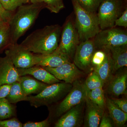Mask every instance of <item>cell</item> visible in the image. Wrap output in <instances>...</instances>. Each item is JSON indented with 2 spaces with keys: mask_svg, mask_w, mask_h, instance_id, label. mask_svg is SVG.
Listing matches in <instances>:
<instances>
[{
  "mask_svg": "<svg viewBox=\"0 0 127 127\" xmlns=\"http://www.w3.org/2000/svg\"><path fill=\"white\" fill-rule=\"evenodd\" d=\"M62 30L57 24L46 26L32 32L20 44L32 53L50 54L58 47Z\"/></svg>",
  "mask_w": 127,
  "mask_h": 127,
  "instance_id": "1",
  "label": "cell"
},
{
  "mask_svg": "<svg viewBox=\"0 0 127 127\" xmlns=\"http://www.w3.org/2000/svg\"><path fill=\"white\" fill-rule=\"evenodd\" d=\"M45 7L41 2L22 5L10 19L8 26L10 43H17L34 24L41 10Z\"/></svg>",
  "mask_w": 127,
  "mask_h": 127,
  "instance_id": "2",
  "label": "cell"
},
{
  "mask_svg": "<svg viewBox=\"0 0 127 127\" xmlns=\"http://www.w3.org/2000/svg\"><path fill=\"white\" fill-rule=\"evenodd\" d=\"M75 18V26L80 42L93 39L100 31L97 14L83 9L77 0H71Z\"/></svg>",
  "mask_w": 127,
  "mask_h": 127,
  "instance_id": "3",
  "label": "cell"
},
{
  "mask_svg": "<svg viewBox=\"0 0 127 127\" xmlns=\"http://www.w3.org/2000/svg\"><path fill=\"white\" fill-rule=\"evenodd\" d=\"M79 43V36L75 26L73 16L70 15L67 18L62 27L59 45L55 51L71 61Z\"/></svg>",
  "mask_w": 127,
  "mask_h": 127,
  "instance_id": "4",
  "label": "cell"
},
{
  "mask_svg": "<svg viewBox=\"0 0 127 127\" xmlns=\"http://www.w3.org/2000/svg\"><path fill=\"white\" fill-rule=\"evenodd\" d=\"M72 87L71 84L64 82L49 84L36 95L28 96L27 101L36 108L48 106L62 99L68 93Z\"/></svg>",
  "mask_w": 127,
  "mask_h": 127,
  "instance_id": "5",
  "label": "cell"
},
{
  "mask_svg": "<svg viewBox=\"0 0 127 127\" xmlns=\"http://www.w3.org/2000/svg\"><path fill=\"white\" fill-rule=\"evenodd\" d=\"M127 1L103 0L101 2L97 12L100 30L114 27L115 21L124 10Z\"/></svg>",
  "mask_w": 127,
  "mask_h": 127,
  "instance_id": "6",
  "label": "cell"
},
{
  "mask_svg": "<svg viewBox=\"0 0 127 127\" xmlns=\"http://www.w3.org/2000/svg\"><path fill=\"white\" fill-rule=\"evenodd\" d=\"M94 41L96 50L109 51L113 47L127 45V31L116 27L100 30Z\"/></svg>",
  "mask_w": 127,
  "mask_h": 127,
  "instance_id": "7",
  "label": "cell"
},
{
  "mask_svg": "<svg viewBox=\"0 0 127 127\" xmlns=\"http://www.w3.org/2000/svg\"><path fill=\"white\" fill-rule=\"evenodd\" d=\"M65 98L57 107L55 115L60 117L71 108L84 102L87 96L86 89L84 83L76 81Z\"/></svg>",
  "mask_w": 127,
  "mask_h": 127,
  "instance_id": "8",
  "label": "cell"
},
{
  "mask_svg": "<svg viewBox=\"0 0 127 127\" xmlns=\"http://www.w3.org/2000/svg\"><path fill=\"white\" fill-rule=\"evenodd\" d=\"M5 53L16 68H28L35 65V54L17 42L9 44Z\"/></svg>",
  "mask_w": 127,
  "mask_h": 127,
  "instance_id": "9",
  "label": "cell"
},
{
  "mask_svg": "<svg viewBox=\"0 0 127 127\" xmlns=\"http://www.w3.org/2000/svg\"><path fill=\"white\" fill-rule=\"evenodd\" d=\"M96 50L94 38L80 42L73 56V63L82 70H89L92 66L91 60Z\"/></svg>",
  "mask_w": 127,
  "mask_h": 127,
  "instance_id": "10",
  "label": "cell"
},
{
  "mask_svg": "<svg viewBox=\"0 0 127 127\" xmlns=\"http://www.w3.org/2000/svg\"><path fill=\"white\" fill-rule=\"evenodd\" d=\"M42 67L59 81H63L69 84H72L77 81L82 73L76 66L71 62L66 63L57 67Z\"/></svg>",
  "mask_w": 127,
  "mask_h": 127,
  "instance_id": "11",
  "label": "cell"
},
{
  "mask_svg": "<svg viewBox=\"0 0 127 127\" xmlns=\"http://www.w3.org/2000/svg\"><path fill=\"white\" fill-rule=\"evenodd\" d=\"M20 77L10 58L6 56L0 58V86L19 81Z\"/></svg>",
  "mask_w": 127,
  "mask_h": 127,
  "instance_id": "12",
  "label": "cell"
},
{
  "mask_svg": "<svg viewBox=\"0 0 127 127\" xmlns=\"http://www.w3.org/2000/svg\"><path fill=\"white\" fill-rule=\"evenodd\" d=\"M83 103L75 106L63 114L55 123V127H76L80 126Z\"/></svg>",
  "mask_w": 127,
  "mask_h": 127,
  "instance_id": "13",
  "label": "cell"
},
{
  "mask_svg": "<svg viewBox=\"0 0 127 127\" xmlns=\"http://www.w3.org/2000/svg\"><path fill=\"white\" fill-rule=\"evenodd\" d=\"M86 111L84 118V127H99L100 121L104 113V109L90 100L87 96Z\"/></svg>",
  "mask_w": 127,
  "mask_h": 127,
  "instance_id": "14",
  "label": "cell"
},
{
  "mask_svg": "<svg viewBox=\"0 0 127 127\" xmlns=\"http://www.w3.org/2000/svg\"><path fill=\"white\" fill-rule=\"evenodd\" d=\"M20 76L30 75L38 81L48 84L61 82L52 74L41 66L35 65L29 68H17Z\"/></svg>",
  "mask_w": 127,
  "mask_h": 127,
  "instance_id": "15",
  "label": "cell"
},
{
  "mask_svg": "<svg viewBox=\"0 0 127 127\" xmlns=\"http://www.w3.org/2000/svg\"><path fill=\"white\" fill-rule=\"evenodd\" d=\"M35 65L55 67L71 61L66 57L55 51L47 55L35 54Z\"/></svg>",
  "mask_w": 127,
  "mask_h": 127,
  "instance_id": "16",
  "label": "cell"
},
{
  "mask_svg": "<svg viewBox=\"0 0 127 127\" xmlns=\"http://www.w3.org/2000/svg\"><path fill=\"white\" fill-rule=\"evenodd\" d=\"M19 82L23 92L27 96L38 94L49 85L27 75L20 77Z\"/></svg>",
  "mask_w": 127,
  "mask_h": 127,
  "instance_id": "17",
  "label": "cell"
},
{
  "mask_svg": "<svg viewBox=\"0 0 127 127\" xmlns=\"http://www.w3.org/2000/svg\"><path fill=\"white\" fill-rule=\"evenodd\" d=\"M109 53L113 63L112 71L127 66V45L116 46L110 48Z\"/></svg>",
  "mask_w": 127,
  "mask_h": 127,
  "instance_id": "18",
  "label": "cell"
},
{
  "mask_svg": "<svg viewBox=\"0 0 127 127\" xmlns=\"http://www.w3.org/2000/svg\"><path fill=\"white\" fill-rule=\"evenodd\" d=\"M110 79L107 89L108 92L116 96L127 94V72L120 73Z\"/></svg>",
  "mask_w": 127,
  "mask_h": 127,
  "instance_id": "19",
  "label": "cell"
},
{
  "mask_svg": "<svg viewBox=\"0 0 127 127\" xmlns=\"http://www.w3.org/2000/svg\"><path fill=\"white\" fill-rule=\"evenodd\" d=\"M109 117L116 127H123L127 120V113H125L116 106L111 99L107 98L106 101Z\"/></svg>",
  "mask_w": 127,
  "mask_h": 127,
  "instance_id": "20",
  "label": "cell"
},
{
  "mask_svg": "<svg viewBox=\"0 0 127 127\" xmlns=\"http://www.w3.org/2000/svg\"><path fill=\"white\" fill-rule=\"evenodd\" d=\"M112 68V61L109 51H108L103 62L94 68V71L99 76L103 85L111 79Z\"/></svg>",
  "mask_w": 127,
  "mask_h": 127,
  "instance_id": "21",
  "label": "cell"
},
{
  "mask_svg": "<svg viewBox=\"0 0 127 127\" xmlns=\"http://www.w3.org/2000/svg\"><path fill=\"white\" fill-rule=\"evenodd\" d=\"M6 98L11 103L15 104L21 101H27L28 96L24 93L20 82L17 81L11 84L10 92Z\"/></svg>",
  "mask_w": 127,
  "mask_h": 127,
  "instance_id": "22",
  "label": "cell"
},
{
  "mask_svg": "<svg viewBox=\"0 0 127 127\" xmlns=\"http://www.w3.org/2000/svg\"><path fill=\"white\" fill-rule=\"evenodd\" d=\"M15 106L6 98L0 99V120H5L15 116Z\"/></svg>",
  "mask_w": 127,
  "mask_h": 127,
  "instance_id": "23",
  "label": "cell"
},
{
  "mask_svg": "<svg viewBox=\"0 0 127 127\" xmlns=\"http://www.w3.org/2000/svg\"><path fill=\"white\" fill-rule=\"evenodd\" d=\"M87 96L99 106L104 109L106 104L103 87L98 88L88 91Z\"/></svg>",
  "mask_w": 127,
  "mask_h": 127,
  "instance_id": "24",
  "label": "cell"
},
{
  "mask_svg": "<svg viewBox=\"0 0 127 127\" xmlns=\"http://www.w3.org/2000/svg\"><path fill=\"white\" fill-rule=\"evenodd\" d=\"M84 83L87 92L98 88L103 87L104 85L95 71L90 73Z\"/></svg>",
  "mask_w": 127,
  "mask_h": 127,
  "instance_id": "25",
  "label": "cell"
},
{
  "mask_svg": "<svg viewBox=\"0 0 127 127\" xmlns=\"http://www.w3.org/2000/svg\"><path fill=\"white\" fill-rule=\"evenodd\" d=\"M103 0H77L83 9L91 13L97 14L98 9Z\"/></svg>",
  "mask_w": 127,
  "mask_h": 127,
  "instance_id": "26",
  "label": "cell"
},
{
  "mask_svg": "<svg viewBox=\"0 0 127 127\" xmlns=\"http://www.w3.org/2000/svg\"><path fill=\"white\" fill-rule=\"evenodd\" d=\"M39 2L44 4L45 7L52 13H59L65 7L63 0H39Z\"/></svg>",
  "mask_w": 127,
  "mask_h": 127,
  "instance_id": "27",
  "label": "cell"
},
{
  "mask_svg": "<svg viewBox=\"0 0 127 127\" xmlns=\"http://www.w3.org/2000/svg\"><path fill=\"white\" fill-rule=\"evenodd\" d=\"M30 0H0L2 7L6 10L12 12L30 1Z\"/></svg>",
  "mask_w": 127,
  "mask_h": 127,
  "instance_id": "28",
  "label": "cell"
},
{
  "mask_svg": "<svg viewBox=\"0 0 127 127\" xmlns=\"http://www.w3.org/2000/svg\"><path fill=\"white\" fill-rule=\"evenodd\" d=\"M107 52L101 50H95L91 60L92 66L95 67L101 65L106 58Z\"/></svg>",
  "mask_w": 127,
  "mask_h": 127,
  "instance_id": "29",
  "label": "cell"
},
{
  "mask_svg": "<svg viewBox=\"0 0 127 127\" xmlns=\"http://www.w3.org/2000/svg\"><path fill=\"white\" fill-rule=\"evenodd\" d=\"M8 42L10 43V30L8 24L0 28V49Z\"/></svg>",
  "mask_w": 127,
  "mask_h": 127,
  "instance_id": "30",
  "label": "cell"
},
{
  "mask_svg": "<svg viewBox=\"0 0 127 127\" xmlns=\"http://www.w3.org/2000/svg\"><path fill=\"white\" fill-rule=\"evenodd\" d=\"M23 124L16 118L0 120V127H22Z\"/></svg>",
  "mask_w": 127,
  "mask_h": 127,
  "instance_id": "31",
  "label": "cell"
},
{
  "mask_svg": "<svg viewBox=\"0 0 127 127\" xmlns=\"http://www.w3.org/2000/svg\"><path fill=\"white\" fill-rule=\"evenodd\" d=\"M121 26L126 28L127 27V8H125L119 18L116 20L114 24V27Z\"/></svg>",
  "mask_w": 127,
  "mask_h": 127,
  "instance_id": "32",
  "label": "cell"
},
{
  "mask_svg": "<svg viewBox=\"0 0 127 127\" xmlns=\"http://www.w3.org/2000/svg\"><path fill=\"white\" fill-rule=\"evenodd\" d=\"M114 104L119 109L127 113V101L124 98H112L111 99Z\"/></svg>",
  "mask_w": 127,
  "mask_h": 127,
  "instance_id": "33",
  "label": "cell"
},
{
  "mask_svg": "<svg viewBox=\"0 0 127 127\" xmlns=\"http://www.w3.org/2000/svg\"><path fill=\"white\" fill-rule=\"evenodd\" d=\"M49 120L47 119L40 122H28L23 125V127H49Z\"/></svg>",
  "mask_w": 127,
  "mask_h": 127,
  "instance_id": "34",
  "label": "cell"
},
{
  "mask_svg": "<svg viewBox=\"0 0 127 127\" xmlns=\"http://www.w3.org/2000/svg\"><path fill=\"white\" fill-rule=\"evenodd\" d=\"M12 15L11 12L5 10L0 2V16L1 17L4 22L8 24Z\"/></svg>",
  "mask_w": 127,
  "mask_h": 127,
  "instance_id": "35",
  "label": "cell"
},
{
  "mask_svg": "<svg viewBox=\"0 0 127 127\" xmlns=\"http://www.w3.org/2000/svg\"><path fill=\"white\" fill-rule=\"evenodd\" d=\"M99 127H113L112 123L110 117L106 113H104L103 116Z\"/></svg>",
  "mask_w": 127,
  "mask_h": 127,
  "instance_id": "36",
  "label": "cell"
},
{
  "mask_svg": "<svg viewBox=\"0 0 127 127\" xmlns=\"http://www.w3.org/2000/svg\"><path fill=\"white\" fill-rule=\"evenodd\" d=\"M11 84H5L0 86V99L6 98L7 96L10 92Z\"/></svg>",
  "mask_w": 127,
  "mask_h": 127,
  "instance_id": "37",
  "label": "cell"
},
{
  "mask_svg": "<svg viewBox=\"0 0 127 127\" xmlns=\"http://www.w3.org/2000/svg\"><path fill=\"white\" fill-rule=\"evenodd\" d=\"M7 25H8V24H7V23L5 22L4 21L2 20V18H1V17L0 16V28L4 27Z\"/></svg>",
  "mask_w": 127,
  "mask_h": 127,
  "instance_id": "38",
  "label": "cell"
},
{
  "mask_svg": "<svg viewBox=\"0 0 127 127\" xmlns=\"http://www.w3.org/2000/svg\"><path fill=\"white\" fill-rule=\"evenodd\" d=\"M32 3H39V0H30Z\"/></svg>",
  "mask_w": 127,
  "mask_h": 127,
  "instance_id": "39",
  "label": "cell"
}]
</instances>
